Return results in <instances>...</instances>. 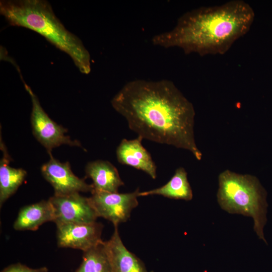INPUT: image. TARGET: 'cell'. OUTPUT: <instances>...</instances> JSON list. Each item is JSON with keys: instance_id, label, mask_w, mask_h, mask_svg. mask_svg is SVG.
I'll use <instances>...</instances> for the list:
<instances>
[{"instance_id": "obj_1", "label": "cell", "mask_w": 272, "mask_h": 272, "mask_svg": "<svg viewBox=\"0 0 272 272\" xmlns=\"http://www.w3.org/2000/svg\"><path fill=\"white\" fill-rule=\"evenodd\" d=\"M111 104L138 136L188 150L197 160L201 159L194 139L193 106L172 81H129Z\"/></svg>"}, {"instance_id": "obj_2", "label": "cell", "mask_w": 272, "mask_h": 272, "mask_svg": "<svg viewBox=\"0 0 272 272\" xmlns=\"http://www.w3.org/2000/svg\"><path fill=\"white\" fill-rule=\"evenodd\" d=\"M254 17L252 8L242 0L202 7L183 14L172 30L155 35L152 42L179 47L185 54H224L249 31Z\"/></svg>"}, {"instance_id": "obj_3", "label": "cell", "mask_w": 272, "mask_h": 272, "mask_svg": "<svg viewBox=\"0 0 272 272\" xmlns=\"http://www.w3.org/2000/svg\"><path fill=\"white\" fill-rule=\"evenodd\" d=\"M0 13L10 24L30 29L44 37L73 59L84 74L91 72V57L82 41L68 31L44 0H3Z\"/></svg>"}, {"instance_id": "obj_4", "label": "cell", "mask_w": 272, "mask_h": 272, "mask_svg": "<svg viewBox=\"0 0 272 272\" xmlns=\"http://www.w3.org/2000/svg\"><path fill=\"white\" fill-rule=\"evenodd\" d=\"M218 181L217 196L221 208L230 214L251 217L254 231L267 244L263 234L267 221V193L257 177L226 170L219 174Z\"/></svg>"}, {"instance_id": "obj_5", "label": "cell", "mask_w": 272, "mask_h": 272, "mask_svg": "<svg viewBox=\"0 0 272 272\" xmlns=\"http://www.w3.org/2000/svg\"><path fill=\"white\" fill-rule=\"evenodd\" d=\"M32 101L31 123L32 132L37 140L47 150L48 154L53 148L62 145L81 147V143L65 134L67 129L52 120L43 110L39 99L31 88L24 83Z\"/></svg>"}, {"instance_id": "obj_6", "label": "cell", "mask_w": 272, "mask_h": 272, "mask_svg": "<svg viewBox=\"0 0 272 272\" xmlns=\"http://www.w3.org/2000/svg\"><path fill=\"white\" fill-rule=\"evenodd\" d=\"M139 188L132 192L120 193L93 191L89 197L98 217L112 222L114 226L125 222L139 204Z\"/></svg>"}, {"instance_id": "obj_7", "label": "cell", "mask_w": 272, "mask_h": 272, "mask_svg": "<svg viewBox=\"0 0 272 272\" xmlns=\"http://www.w3.org/2000/svg\"><path fill=\"white\" fill-rule=\"evenodd\" d=\"M49 200L54 210L55 224L64 223H90L98 218L89 197L80 193L55 195Z\"/></svg>"}, {"instance_id": "obj_8", "label": "cell", "mask_w": 272, "mask_h": 272, "mask_svg": "<svg viewBox=\"0 0 272 272\" xmlns=\"http://www.w3.org/2000/svg\"><path fill=\"white\" fill-rule=\"evenodd\" d=\"M49 160L42 165L41 173L53 187L55 195H64L80 192H91L94 190L92 184L87 183L73 172L70 164L61 163L53 158L51 153Z\"/></svg>"}, {"instance_id": "obj_9", "label": "cell", "mask_w": 272, "mask_h": 272, "mask_svg": "<svg viewBox=\"0 0 272 272\" xmlns=\"http://www.w3.org/2000/svg\"><path fill=\"white\" fill-rule=\"evenodd\" d=\"M57 245L86 251L100 244L103 226L90 223H64L56 224Z\"/></svg>"}, {"instance_id": "obj_10", "label": "cell", "mask_w": 272, "mask_h": 272, "mask_svg": "<svg viewBox=\"0 0 272 272\" xmlns=\"http://www.w3.org/2000/svg\"><path fill=\"white\" fill-rule=\"evenodd\" d=\"M103 244L113 272H148L143 261L123 244L118 226H114L111 238Z\"/></svg>"}, {"instance_id": "obj_11", "label": "cell", "mask_w": 272, "mask_h": 272, "mask_svg": "<svg viewBox=\"0 0 272 272\" xmlns=\"http://www.w3.org/2000/svg\"><path fill=\"white\" fill-rule=\"evenodd\" d=\"M143 139L140 136L133 140H122L116 154L119 163L141 170L151 178L157 177V167L151 155L143 146Z\"/></svg>"}, {"instance_id": "obj_12", "label": "cell", "mask_w": 272, "mask_h": 272, "mask_svg": "<svg viewBox=\"0 0 272 272\" xmlns=\"http://www.w3.org/2000/svg\"><path fill=\"white\" fill-rule=\"evenodd\" d=\"M85 172L86 177L93 181V191L118 192V188L124 185L116 168L107 161L89 162Z\"/></svg>"}, {"instance_id": "obj_13", "label": "cell", "mask_w": 272, "mask_h": 272, "mask_svg": "<svg viewBox=\"0 0 272 272\" xmlns=\"http://www.w3.org/2000/svg\"><path fill=\"white\" fill-rule=\"evenodd\" d=\"M55 219L53 207L49 200L27 205L19 211L14 225L18 231H35L44 223L54 222Z\"/></svg>"}, {"instance_id": "obj_14", "label": "cell", "mask_w": 272, "mask_h": 272, "mask_svg": "<svg viewBox=\"0 0 272 272\" xmlns=\"http://www.w3.org/2000/svg\"><path fill=\"white\" fill-rule=\"evenodd\" d=\"M0 145L3 153L0 161V205L2 207L22 184L27 176V171L22 168L10 166L11 157L2 140Z\"/></svg>"}, {"instance_id": "obj_15", "label": "cell", "mask_w": 272, "mask_h": 272, "mask_svg": "<svg viewBox=\"0 0 272 272\" xmlns=\"http://www.w3.org/2000/svg\"><path fill=\"white\" fill-rule=\"evenodd\" d=\"M160 195L164 197L189 201L192 199L193 193L187 179V174L183 167L178 168L170 180L163 186L139 192V196Z\"/></svg>"}, {"instance_id": "obj_16", "label": "cell", "mask_w": 272, "mask_h": 272, "mask_svg": "<svg viewBox=\"0 0 272 272\" xmlns=\"http://www.w3.org/2000/svg\"><path fill=\"white\" fill-rule=\"evenodd\" d=\"M103 241L83 252L82 262L75 272H113Z\"/></svg>"}, {"instance_id": "obj_17", "label": "cell", "mask_w": 272, "mask_h": 272, "mask_svg": "<svg viewBox=\"0 0 272 272\" xmlns=\"http://www.w3.org/2000/svg\"><path fill=\"white\" fill-rule=\"evenodd\" d=\"M47 267L32 268L21 263L11 264L5 267L1 272H48Z\"/></svg>"}]
</instances>
